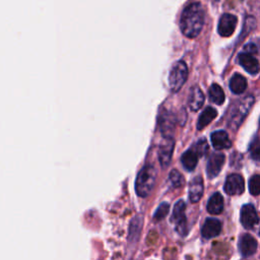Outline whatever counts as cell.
<instances>
[{
  "mask_svg": "<svg viewBox=\"0 0 260 260\" xmlns=\"http://www.w3.org/2000/svg\"><path fill=\"white\" fill-rule=\"evenodd\" d=\"M204 24V12L199 2L188 5L180 19V28L187 38H196L202 30Z\"/></svg>",
  "mask_w": 260,
  "mask_h": 260,
  "instance_id": "1",
  "label": "cell"
},
{
  "mask_svg": "<svg viewBox=\"0 0 260 260\" xmlns=\"http://www.w3.org/2000/svg\"><path fill=\"white\" fill-rule=\"evenodd\" d=\"M156 172L152 165H145L137 174L135 181V191L140 197L148 196L155 184Z\"/></svg>",
  "mask_w": 260,
  "mask_h": 260,
  "instance_id": "2",
  "label": "cell"
},
{
  "mask_svg": "<svg viewBox=\"0 0 260 260\" xmlns=\"http://www.w3.org/2000/svg\"><path fill=\"white\" fill-rule=\"evenodd\" d=\"M188 77V68L184 61L176 62L170 70L169 86L172 91L176 92L181 89Z\"/></svg>",
  "mask_w": 260,
  "mask_h": 260,
  "instance_id": "3",
  "label": "cell"
},
{
  "mask_svg": "<svg viewBox=\"0 0 260 260\" xmlns=\"http://www.w3.org/2000/svg\"><path fill=\"white\" fill-rule=\"evenodd\" d=\"M185 208H186V205L183 200L177 201L173 208V212H172V216H171V222L175 225L176 232L181 237L186 236V234L188 233Z\"/></svg>",
  "mask_w": 260,
  "mask_h": 260,
  "instance_id": "4",
  "label": "cell"
},
{
  "mask_svg": "<svg viewBox=\"0 0 260 260\" xmlns=\"http://www.w3.org/2000/svg\"><path fill=\"white\" fill-rule=\"evenodd\" d=\"M253 103H254V96L249 95L245 100L241 101L239 104L235 105V107L233 109L234 112L231 113V118L229 120L230 125H231L232 128L237 129L241 125L244 118L246 117V115L250 111Z\"/></svg>",
  "mask_w": 260,
  "mask_h": 260,
  "instance_id": "5",
  "label": "cell"
},
{
  "mask_svg": "<svg viewBox=\"0 0 260 260\" xmlns=\"http://www.w3.org/2000/svg\"><path fill=\"white\" fill-rule=\"evenodd\" d=\"M223 189L226 194L232 196L242 194L245 190V182L243 177L236 173L229 175L224 182Z\"/></svg>",
  "mask_w": 260,
  "mask_h": 260,
  "instance_id": "6",
  "label": "cell"
},
{
  "mask_svg": "<svg viewBox=\"0 0 260 260\" xmlns=\"http://www.w3.org/2000/svg\"><path fill=\"white\" fill-rule=\"evenodd\" d=\"M237 17L233 14L230 13H224L220 16L219 21H218V25H217V31L221 37H231L234 31L235 28L237 26Z\"/></svg>",
  "mask_w": 260,
  "mask_h": 260,
  "instance_id": "7",
  "label": "cell"
},
{
  "mask_svg": "<svg viewBox=\"0 0 260 260\" xmlns=\"http://www.w3.org/2000/svg\"><path fill=\"white\" fill-rule=\"evenodd\" d=\"M241 223L245 229H253L258 223V215L255 207L252 204H245L241 208L240 213Z\"/></svg>",
  "mask_w": 260,
  "mask_h": 260,
  "instance_id": "8",
  "label": "cell"
},
{
  "mask_svg": "<svg viewBox=\"0 0 260 260\" xmlns=\"http://www.w3.org/2000/svg\"><path fill=\"white\" fill-rule=\"evenodd\" d=\"M174 139L173 137H165L158 148V159L161 167H167L172 158L174 150Z\"/></svg>",
  "mask_w": 260,
  "mask_h": 260,
  "instance_id": "9",
  "label": "cell"
},
{
  "mask_svg": "<svg viewBox=\"0 0 260 260\" xmlns=\"http://www.w3.org/2000/svg\"><path fill=\"white\" fill-rule=\"evenodd\" d=\"M224 154L222 153H212L208 158L206 166V174L209 179L216 177L224 164Z\"/></svg>",
  "mask_w": 260,
  "mask_h": 260,
  "instance_id": "10",
  "label": "cell"
},
{
  "mask_svg": "<svg viewBox=\"0 0 260 260\" xmlns=\"http://www.w3.org/2000/svg\"><path fill=\"white\" fill-rule=\"evenodd\" d=\"M239 63L242 65V67L250 74H257L259 71V62L257 58L253 56L251 53L242 52L239 54Z\"/></svg>",
  "mask_w": 260,
  "mask_h": 260,
  "instance_id": "11",
  "label": "cell"
},
{
  "mask_svg": "<svg viewBox=\"0 0 260 260\" xmlns=\"http://www.w3.org/2000/svg\"><path fill=\"white\" fill-rule=\"evenodd\" d=\"M239 250L245 257L253 255L257 250V241L249 234H245L240 238Z\"/></svg>",
  "mask_w": 260,
  "mask_h": 260,
  "instance_id": "12",
  "label": "cell"
},
{
  "mask_svg": "<svg viewBox=\"0 0 260 260\" xmlns=\"http://www.w3.org/2000/svg\"><path fill=\"white\" fill-rule=\"evenodd\" d=\"M221 232V222L216 218H206L202 229L201 235L205 239H211L219 235Z\"/></svg>",
  "mask_w": 260,
  "mask_h": 260,
  "instance_id": "13",
  "label": "cell"
},
{
  "mask_svg": "<svg viewBox=\"0 0 260 260\" xmlns=\"http://www.w3.org/2000/svg\"><path fill=\"white\" fill-rule=\"evenodd\" d=\"M203 195V181L200 176L194 177L189 183V199L192 203L198 202Z\"/></svg>",
  "mask_w": 260,
  "mask_h": 260,
  "instance_id": "14",
  "label": "cell"
},
{
  "mask_svg": "<svg viewBox=\"0 0 260 260\" xmlns=\"http://www.w3.org/2000/svg\"><path fill=\"white\" fill-rule=\"evenodd\" d=\"M210 138H211L212 146L217 150L229 148L232 145V142L229 138L228 133L223 130H217L212 132Z\"/></svg>",
  "mask_w": 260,
  "mask_h": 260,
  "instance_id": "15",
  "label": "cell"
},
{
  "mask_svg": "<svg viewBox=\"0 0 260 260\" xmlns=\"http://www.w3.org/2000/svg\"><path fill=\"white\" fill-rule=\"evenodd\" d=\"M158 124L160 127V130L164 134L165 137H171V132L174 131L175 128V119L172 115V113L167 112L166 110L162 111V113H160L159 115V120H158Z\"/></svg>",
  "mask_w": 260,
  "mask_h": 260,
  "instance_id": "16",
  "label": "cell"
},
{
  "mask_svg": "<svg viewBox=\"0 0 260 260\" xmlns=\"http://www.w3.org/2000/svg\"><path fill=\"white\" fill-rule=\"evenodd\" d=\"M204 103V94L198 86H194L191 89L189 100H188V107L191 111L196 112L198 111Z\"/></svg>",
  "mask_w": 260,
  "mask_h": 260,
  "instance_id": "17",
  "label": "cell"
},
{
  "mask_svg": "<svg viewBox=\"0 0 260 260\" xmlns=\"http://www.w3.org/2000/svg\"><path fill=\"white\" fill-rule=\"evenodd\" d=\"M217 116V111L212 107H206L200 114L197 122V130H202Z\"/></svg>",
  "mask_w": 260,
  "mask_h": 260,
  "instance_id": "18",
  "label": "cell"
},
{
  "mask_svg": "<svg viewBox=\"0 0 260 260\" xmlns=\"http://www.w3.org/2000/svg\"><path fill=\"white\" fill-rule=\"evenodd\" d=\"M207 211L211 214H219L223 209V197L220 193H214L207 202Z\"/></svg>",
  "mask_w": 260,
  "mask_h": 260,
  "instance_id": "19",
  "label": "cell"
},
{
  "mask_svg": "<svg viewBox=\"0 0 260 260\" xmlns=\"http://www.w3.org/2000/svg\"><path fill=\"white\" fill-rule=\"evenodd\" d=\"M247 88V80L240 73H235L230 80V89L236 93L241 94Z\"/></svg>",
  "mask_w": 260,
  "mask_h": 260,
  "instance_id": "20",
  "label": "cell"
},
{
  "mask_svg": "<svg viewBox=\"0 0 260 260\" xmlns=\"http://www.w3.org/2000/svg\"><path fill=\"white\" fill-rule=\"evenodd\" d=\"M181 161L183 167L187 170V171H193L195 169V167L197 166V161H198V155L195 152L194 149H188L187 151H185L182 156H181Z\"/></svg>",
  "mask_w": 260,
  "mask_h": 260,
  "instance_id": "21",
  "label": "cell"
},
{
  "mask_svg": "<svg viewBox=\"0 0 260 260\" xmlns=\"http://www.w3.org/2000/svg\"><path fill=\"white\" fill-rule=\"evenodd\" d=\"M208 94H209V100L216 104V105H222L223 102H224V92L222 90V88L216 84V83H213L210 88H209V91H208Z\"/></svg>",
  "mask_w": 260,
  "mask_h": 260,
  "instance_id": "22",
  "label": "cell"
},
{
  "mask_svg": "<svg viewBox=\"0 0 260 260\" xmlns=\"http://www.w3.org/2000/svg\"><path fill=\"white\" fill-rule=\"evenodd\" d=\"M169 182H170L172 187L180 188V187H182L184 185L185 180H184L183 175L180 172H178L177 170H173L169 174Z\"/></svg>",
  "mask_w": 260,
  "mask_h": 260,
  "instance_id": "23",
  "label": "cell"
},
{
  "mask_svg": "<svg viewBox=\"0 0 260 260\" xmlns=\"http://www.w3.org/2000/svg\"><path fill=\"white\" fill-rule=\"evenodd\" d=\"M249 190L252 195H254V196L259 195V193H260V177H259V175H254L253 177H251V179L249 181Z\"/></svg>",
  "mask_w": 260,
  "mask_h": 260,
  "instance_id": "24",
  "label": "cell"
},
{
  "mask_svg": "<svg viewBox=\"0 0 260 260\" xmlns=\"http://www.w3.org/2000/svg\"><path fill=\"white\" fill-rule=\"evenodd\" d=\"M194 146H195V147H194V150H195V152L197 153L198 157L205 155V154L207 153V151H208V143H207V141H206L205 138L199 139V140L196 142V144H195Z\"/></svg>",
  "mask_w": 260,
  "mask_h": 260,
  "instance_id": "25",
  "label": "cell"
},
{
  "mask_svg": "<svg viewBox=\"0 0 260 260\" xmlns=\"http://www.w3.org/2000/svg\"><path fill=\"white\" fill-rule=\"evenodd\" d=\"M169 210H170V205H169L167 202L161 203V204L157 207V209H156V211H155V213H154V215H153V218H154L156 221L162 219L164 217H166V215L168 214Z\"/></svg>",
  "mask_w": 260,
  "mask_h": 260,
  "instance_id": "26",
  "label": "cell"
},
{
  "mask_svg": "<svg viewBox=\"0 0 260 260\" xmlns=\"http://www.w3.org/2000/svg\"><path fill=\"white\" fill-rule=\"evenodd\" d=\"M250 153L253 159L259 160V155H260V145H259V139L258 136L255 137L254 141L252 142L250 146Z\"/></svg>",
  "mask_w": 260,
  "mask_h": 260,
  "instance_id": "27",
  "label": "cell"
},
{
  "mask_svg": "<svg viewBox=\"0 0 260 260\" xmlns=\"http://www.w3.org/2000/svg\"><path fill=\"white\" fill-rule=\"evenodd\" d=\"M244 52L251 53V54H255V53H257V46H256L255 44L249 43V44H247V45L244 46Z\"/></svg>",
  "mask_w": 260,
  "mask_h": 260,
  "instance_id": "28",
  "label": "cell"
},
{
  "mask_svg": "<svg viewBox=\"0 0 260 260\" xmlns=\"http://www.w3.org/2000/svg\"><path fill=\"white\" fill-rule=\"evenodd\" d=\"M215 1H219V0H215Z\"/></svg>",
  "mask_w": 260,
  "mask_h": 260,
  "instance_id": "29",
  "label": "cell"
}]
</instances>
